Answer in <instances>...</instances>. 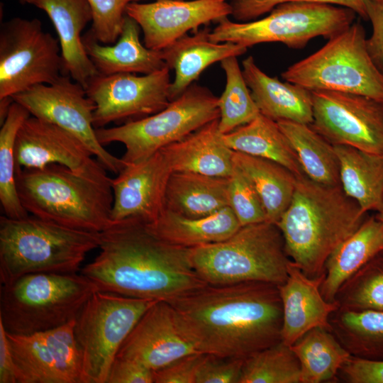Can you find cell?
<instances>
[{"label": "cell", "instance_id": "23", "mask_svg": "<svg viewBox=\"0 0 383 383\" xmlns=\"http://www.w3.org/2000/svg\"><path fill=\"white\" fill-rule=\"evenodd\" d=\"M242 65L243 77L261 114L275 121L313 123L311 91L269 76L257 66L252 56L246 57Z\"/></svg>", "mask_w": 383, "mask_h": 383}, {"label": "cell", "instance_id": "29", "mask_svg": "<svg viewBox=\"0 0 383 383\" xmlns=\"http://www.w3.org/2000/svg\"><path fill=\"white\" fill-rule=\"evenodd\" d=\"M147 225L162 240L187 248L224 240L241 227L230 206L201 218H189L165 209Z\"/></svg>", "mask_w": 383, "mask_h": 383}, {"label": "cell", "instance_id": "40", "mask_svg": "<svg viewBox=\"0 0 383 383\" xmlns=\"http://www.w3.org/2000/svg\"><path fill=\"white\" fill-rule=\"evenodd\" d=\"M228 192L229 206L241 226L266 221L265 211L255 187L235 164L229 177Z\"/></svg>", "mask_w": 383, "mask_h": 383}, {"label": "cell", "instance_id": "19", "mask_svg": "<svg viewBox=\"0 0 383 383\" xmlns=\"http://www.w3.org/2000/svg\"><path fill=\"white\" fill-rule=\"evenodd\" d=\"M198 352L181 328L171 305L157 301L122 343L117 357L135 360L152 370Z\"/></svg>", "mask_w": 383, "mask_h": 383}, {"label": "cell", "instance_id": "24", "mask_svg": "<svg viewBox=\"0 0 383 383\" xmlns=\"http://www.w3.org/2000/svg\"><path fill=\"white\" fill-rule=\"evenodd\" d=\"M140 28L126 14L121 35L116 43L106 45L99 42L90 30L83 35L87 55L99 74H150L167 67L162 51L148 48L140 40Z\"/></svg>", "mask_w": 383, "mask_h": 383}, {"label": "cell", "instance_id": "45", "mask_svg": "<svg viewBox=\"0 0 383 383\" xmlns=\"http://www.w3.org/2000/svg\"><path fill=\"white\" fill-rule=\"evenodd\" d=\"M372 24V34L366 39L367 52L376 67L383 74V0H363Z\"/></svg>", "mask_w": 383, "mask_h": 383}, {"label": "cell", "instance_id": "26", "mask_svg": "<svg viewBox=\"0 0 383 383\" xmlns=\"http://www.w3.org/2000/svg\"><path fill=\"white\" fill-rule=\"evenodd\" d=\"M162 150L173 172L229 177L233 170V150L224 140L218 118Z\"/></svg>", "mask_w": 383, "mask_h": 383}, {"label": "cell", "instance_id": "16", "mask_svg": "<svg viewBox=\"0 0 383 383\" xmlns=\"http://www.w3.org/2000/svg\"><path fill=\"white\" fill-rule=\"evenodd\" d=\"M74 321L29 335L7 332L18 383H84Z\"/></svg>", "mask_w": 383, "mask_h": 383}, {"label": "cell", "instance_id": "34", "mask_svg": "<svg viewBox=\"0 0 383 383\" xmlns=\"http://www.w3.org/2000/svg\"><path fill=\"white\" fill-rule=\"evenodd\" d=\"M291 347L300 363L301 383L337 379L352 356L331 330L321 327L309 331Z\"/></svg>", "mask_w": 383, "mask_h": 383}, {"label": "cell", "instance_id": "50", "mask_svg": "<svg viewBox=\"0 0 383 383\" xmlns=\"http://www.w3.org/2000/svg\"><path fill=\"white\" fill-rule=\"evenodd\" d=\"M18 1H19L21 4H26V3H27V0H18Z\"/></svg>", "mask_w": 383, "mask_h": 383}, {"label": "cell", "instance_id": "35", "mask_svg": "<svg viewBox=\"0 0 383 383\" xmlns=\"http://www.w3.org/2000/svg\"><path fill=\"white\" fill-rule=\"evenodd\" d=\"M331 331L356 357L383 361V311L338 308L330 317Z\"/></svg>", "mask_w": 383, "mask_h": 383}, {"label": "cell", "instance_id": "49", "mask_svg": "<svg viewBox=\"0 0 383 383\" xmlns=\"http://www.w3.org/2000/svg\"><path fill=\"white\" fill-rule=\"evenodd\" d=\"M376 216L383 223V204L381 209L377 211Z\"/></svg>", "mask_w": 383, "mask_h": 383}, {"label": "cell", "instance_id": "36", "mask_svg": "<svg viewBox=\"0 0 383 383\" xmlns=\"http://www.w3.org/2000/svg\"><path fill=\"white\" fill-rule=\"evenodd\" d=\"M30 116L21 104L13 101L0 129V202L4 215L22 218L29 215L17 191L15 143L18 132Z\"/></svg>", "mask_w": 383, "mask_h": 383}, {"label": "cell", "instance_id": "12", "mask_svg": "<svg viewBox=\"0 0 383 383\" xmlns=\"http://www.w3.org/2000/svg\"><path fill=\"white\" fill-rule=\"evenodd\" d=\"M63 74L59 41L39 19L15 17L1 25L0 99L50 84Z\"/></svg>", "mask_w": 383, "mask_h": 383}, {"label": "cell", "instance_id": "7", "mask_svg": "<svg viewBox=\"0 0 383 383\" xmlns=\"http://www.w3.org/2000/svg\"><path fill=\"white\" fill-rule=\"evenodd\" d=\"M95 285L77 273H33L1 284L0 321L8 333L29 335L74 320Z\"/></svg>", "mask_w": 383, "mask_h": 383}, {"label": "cell", "instance_id": "33", "mask_svg": "<svg viewBox=\"0 0 383 383\" xmlns=\"http://www.w3.org/2000/svg\"><path fill=\"white\" fill-rule=\"evenodd\" d=\"M277 122L307 177L325 185H340V164L333 144L310 125L287 121Z\"/></svg>", "mask_w": 383, "mask_h": 383}, {"label": "cell", "instance_id": "46", "mask_svg": "<svg viewBox=\"0 0 383 383\" xmlns=\"http://www.w3.org/2000/svg\"><path fill=\"white\" fill-rule=\"evenodd\" d=\"M337 379L348 383H383V361L351 356L340 370Z\"/></svg>", "mask_w": 383, "mask_h": 383}, {"label": "cell", "instance_id": "47", "mask_svg": "<svg viewBox=\"0 0 383 383\" xmlns=\"http://www.w3.org/2000/svg\"><path fill=\"white\" fill-rule=\"evenodd\" d=\"M106 383H154L153 370L135 360L116 357Z\"/></svg>", "mask_w": 383, "mask_h": 383}, {"label": "cell", "instance_id": "9", "mask_svg": "<svg viewBox=\"0 0 383 383\" xmlns=\"http://www.w3.org/2000/svg\"><path fill=\"white\" fill-rule=\"evenodd\" d=\"M218 97L194 82L162 110L112 128H95L99 142L125 147L123 165L140 161L219 118Z\"/></svg>", "mask_w": 383, "mask_h": 383}, {"label": "cell", "instance_id": "20", "mask_svg": "<svg viewBox=\"0 0 383 383\" xmlns=\"http://www.w3.org/2000/svg\"><path fill=\"white\" fill-rule=\"evenodd\" d=\"M77 138L60 127L30 116L20 128L15 143L16 175L23 169H40L59 164L79 172L103 165Z\"/></svg>", "mask_w": 383, "mask_h": 383}, {"label": "cell", "instance_id": "31", "mask_svg": "<svg viewBox=\"0 0 383 383\" xmlns=\"http://www.w3.org/2000/svg\"><path fill=\"white\" fill-rule=\"evenodd\" d=\"M223 138L233 151L276 162L297 178L306 176L277 122L261 113L250 122L223 134Z\"/></svg>", "mask_w": 383, "mask_h": 383}, {"label": "cell", "instance_id": "48", "mask_svg": "<svg viewBox=\"0 0 383 383\" xmlns=\"http://www.w3.org/2000/svg\"><path fill=\"white\" fill-rule=\"evenodd\" d=\"M0 383H18L7 331L0 321Z\"/></svg>", "mask_w": 383, "mask_h": 383}, {"label": "cell", "instance_id": "21", "mask_svg": "<svg viewBox=\"0 0 383 383\" xmlns=\"http://www.w3.org/2000/svg\"><path fill=\"white\" fill-rule=\"evenodd\" d=\"M287 272L278 289L282 306V341L291 346L313 328L331 331L330 317L339 306L335 301H326L321 293L324 272L309 277L292 260Z\"/></svg>", "mask_w": 383, "mask_h": 383}, {"label": "cell", "instance_id": "22", "mask_svg": "<svg viewBox=\"0 0 383 383\" xmlns=\"http://www.w3.org/2000/svg\"><path fill=\"white\" fill-rule=\"evenodd\" d=\"M44 11L58 35L65 74L86 88L99 74L85 50L82 35L92 21V11L87 0H27Z\"/></svg>", "mask_w": 383, "mask_h": 383}, {"label": "cell", "instance_id": "2", "mask_svg": "<svg viewBox=\"0 0 383 383\" xmlns=\"http://www.w3.org/2000/svg\"><path fill=\"white\" fill-rule=\"evenodd\" d=\"M99 248L80 270L97 291L168 301L206 284L192 267L189 248L162 240L141 219L113 221L100 232Z\"/></svg>", "mask_w": 383, "mask_h": 383}, {"label": "cell", "instance_id": "11", "mask_svg": "<svg viewBox=\"0 0 383 383\" xmlns=\"http://www.w3.org/2000/svg\"><path fill=\"white\" fill-rule=\"evenodd\" d=\"M157 301L96 291L75 318L74 338L84 383H106L118 352L143 313Z\"/></svg>", "mask_w": 383, "mask_h": 383}, {"label": "cell", "instance_id": "25", "mask_svg": "<svg viewBox=\"0 0 383 383\" xmlns=\"http://www.w3.org/2000/svg\"><path fill=\"white\" fill-rule=\"evenodd\" d=\"M210 32L207 27L200 28L162 50L167 67L174 71L170 88L171 101L180 96L212 64L247 52V48L237 43L211 40Z\"/></svg>", "mask_w": 383, "mask_h": 383}, {"label": "cell", "instance_id": "30", "mask_svg": "<svg viewBox=\"0 0 383 383\" xmlns=\"http://www.w3.org/2000/svg\"><path fill=\"white\" fill-rule=\"evenodd\" d=\"M340 164V186L365 211H378L383 204V153L333 145Z\"/></svg>", "mask_w": 383, "mask_h": 383}, {"label": "cell", "instance_id": "18", "mask_svg": "<svg viewBox=\"0 0 383 383\" xmlns=\"http://www.w3.org/2000/svg\"><path fill=\"white\" fill-rule=\"evenodd\" d=\"M172 172L162 149L125 165L111 179L112 221L136 218L150 223L157 218L166 209L167 187Z\"/></svg>", "mask_w": 383, "mask_h": 383}, {"label": "cell", "instance_id": "6", "mask_svg": "<svg viewBox=\"0 0 383 383\" xmlns=\"http://www.w3.org/2000/svg\"><path fill=\"white\" fill-rule=\"evenodd\" d=\"M193 269L206 284L262 282L276 285L287 277L291 259L277 224L264 221L241 226L228 238L189 248Z\"/></svg>", "mask_w": 383, "mask_h": 383}, {"label": "cell", "instance_id": "27", "mask_svg": "<svg viewBox=\"0 0 383 383\" xmlns=\"http://www.w3.org/2000/svg\"><path fill=\"white\" fill-rule=\"evenodd\" d=\"M383 251V223L376 216L366 217L349 237L329 255L321 285L324 299L335 301L340 287L379 252Z\"/></svg>", "mask_w": 383, "mask_h": 383}, {"label": "cell", "instance_id": "39", "mask_svg": "<svg viewBox=\"0 0 383 383\" xmlns=\"http://www.w3.org/2000/svg\"><path fill=\"white\" fill-rule=\"evenodd\" d=\"M335 301L341 309L383 311V251L344 282Z\"/></svg>", "mask_w": 383, "mask_h": 383}, {"label": "cell", "instance_id": "37", "mask_svg": "<svg viewBox=\"0 0 383 383\" xmlns=\"http://www.w3.org/2000/svg\"><path fill=\"white\" fill-rule=\"evenodd\" d=\"M220 62L226 75V86L218 101V127L223 134H226L250 122L260 113L246 84L237 57H229Z\"/></svg>", "mask_w": 383, "mask_h": 383}, {"label": "cell", "instance_id": "14", "mask_svg": "<svg viewBox=\"0 0 383 383\" xmlns=\"http://www.w3.org/2000/svg\"><path fill=\"white\" fill-rule=\"evenodd\" d=\"M310 125L333 145L383 153V103L348 92L311 91Z\"/></svg>", "mask_w": 383, "mask_h": 383}, {"label": "cell", "instance_id": "42", "mask_svg": "<svg viewBox=\"0 0 383 383\" xmlns=\"http://www.w3.org/2000/svg\"><path fill=\"white\" fill-rule=\"evenodd\" d=\"M292 1L336 5L351 9L362 19L367 20L363 0H232L231 16L235 21H250L270 13L279 4Z\"/></svg>", "mask_w": 383, "mask_h": 383}, {"label": "cell", "instance_id": "43", "mask_svg": "<svg viewBox=\"0 0 383 383\" xmlns=\"http://www.w3.org/2000/svg\"><path fill=\"white\" fill-rule=\"evenodd\" d=\"M244 359L206 354L195 383H238Z\"/></svg>", "mask_w": 383, "mask_h": 383}, {"label": "cell", "instance_id": "1", "mask_svg": "<svg viewBox=\"0 0 383 383\" xmlns=\"http://www.w3.org/2000/svg\"><path fill=\"white\" fill-rule=\"evenodd\" d=\"M166 301L199 353L245 359L282 340V306L276 284H206Z\"/></svg>", "mask_w": 383, "mask_h": 383}, {"label": "cell", "instance_id": "4", "mask_svg": "<svg viewBox=\"0 0 383 383\" xmlns=\"http://www.w3.org/2000/svg\"><path fill=\"white\" fill-rule=\"evenodd\" d=\"M20 201L29 214L59 225L101 232L113 222V194L106 170L79 172L59 164L23 169Z\"/></svg>", "mask_w": 383, "mask_h": 383}, {"label": "cell", "instance_id": "28", "mask_svg": "<svg viewBox=\"0 0 383 383\" xmlns=\"http://www.w3.org/2000/svg\"><path fill=\"white\" fill-rule=\"evenodd\" d=\"M229 177L172 172L166 191V209L189 218L211 215L229 206Z\"/></svg>", "mask_w": 383, "mask_h": 383}, {"label": "cell", "instance_id": "15", "mask_svg": "<svg viewBox=\"0 0 383 383\" xmlns=\"http://www.w3.org/2000/svg\"><path fill=\"white\" fill-rule=\"evenodd\" d=\"M170 70L165 67L143 75L119 73L94 77L85 89L95 104L94 128L141 118L165 109L171 101Z\"/></svg>", "mask_w": 383, "mask_h": 383}, {"label": "cell", "instance_id": "8", "mask_svg": "<svg viewBox=\"0 0 383 383\" xmlns=\"http://www.w3.org/2000/svg\"><path fill=\"white\" fill-rule=\"evenodd\" d=\"M366 39L363 26L353 23L281 75L310 91L353 93L383 103V74L367 52Z\"/></svg>", "mask_w": 383, "mask_h": 383}, {"label": "cell", "instance_id": "13", "mask_svg": "<svg viewBox=\"0 0 383 383\" xmlns=\"http://www.w3.org/2000/svg\"><path fill=\"white\" fill-rule=\"evenodd\" d=\"M30 116L50 122L81 140L106 170L118 174L124 165L121 158L99 142L94 126L95 104L85 88L67 74L50 84H38L12 96Z\"/></svg>", "mask_w": 383, "mask_h": 383}, {"label": "cell", "instance_id": "10", "mask_svg": "<svg viewBox=\"0 0 383 383\" xmlns=\"http://www.w3.org/2000/svg\"><path fill=\"white\" fill-rule=\"evenodd\" d=\"M356 13L351 9L326 4L286 2L267 16L247 22L220 20L210 32L211 40L231 42L247 48L264 43H281L302 49L313 38L330 39L351 24Z\"/></svg>", "mask_w": 383, "mask_h": 383}, {"label": "cell", "instance_id": "41", "mask_svg": "<svg viewBox=\"0 0 383 383\" xmlns=\"http://www.w3.org/2000/svg\"><path fill=\"white\" fill-rule=\"evenodd\" d=\"M92 11L89 29L101 43L113 44L118 39L126 16L127 6L147 0H87Z\"/></svg>", "mask_w": 383, "mask_h": 383}, {"label": "cell", "instance_id": "44", "mask_svg": "<svg viewBox=\"0 0 383 383\" xmlns=\"http://www.w3.org/2000/svg\"><path fill=\"white\" fill-rule=\"evenodd\" d=\"M205 355L202 353L189 354L154 370V383H195L199 366Z\"/></svg>", "mask_w": 383, "mask_h": 383}, {"label": "cell", "instance_id": "38", "mask_svg": "<svg viewBox=\"0 0 383 383\" xmlns=\"http://www.w3.org/2000/svg\"><path fill=\"white\" fill-rule=\"evenodd\" d=\"M238 383H301L299 361L281 340L244 359Z\"/></svg>", "mask_w": 383, "mask_h": 383}, {"label": "cell", "instance_id": "32", "mask_svg": "<svg viewBox=\"0 0 383 383\" xmlns=\"http://www.w3.org/2000/svg\"><path fill=\"white\" fill-rule=\"evenodd\" d=\"M234 164L250 179L263 204L266 221H279L293 197L297 177L282 165L233 151Z\"/></svg>", "mask_w": 383, "mask_h": 383}, {"label": "cell", "instance_id": "5", "mask_svg": "<svg viewBox=\"0 0 383 383\" xmlns=\"http://www.w3.org/2000/svg\"><path fill=\"white\" fill-rule=\"evenodd\" d=\"M100 232L65 227L28 215L0 217V282L9 284L33 273L73 274L99 248Z\"/></svg>", "mask_w": 383, "mask_h": 383}, {"label": "cell", "instance_id": "3", "mask_svg": "<svg viewBox=\"0 0 383 383\" xmlns=\"http://www.w3.org/2000/svg\"><path fill=\"white\" fill-rule=\"evenodd\" d=\"M341 186L297 178L292 199L277 223L289 257L309 277L320 276L331 252L366 218Z\"/></svg>", "mask_w": 383, "mask_h": 383}, {"label": "cell", "instance_id": "17", "mask_svg": "<svg viewBox=\"0 0 383 383\" xmlns=\"http://www.w3.org/2000/svg\"><path fill=\"white\" fill-rule=\"evenodd\" d=\"M227 0H155L129 4L126 14L133 18L143 33L145 45L162 51L189 31L231 16Z\"/></svg>", "mask_w": 383, "mask_h": 383}]
</instances>
